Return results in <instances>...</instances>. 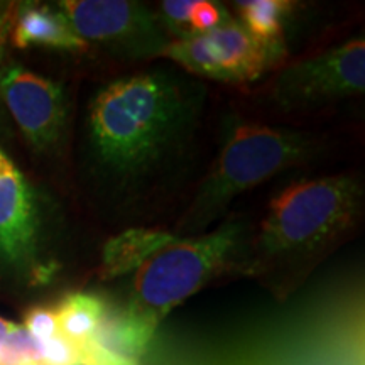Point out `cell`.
<instances>
[{
    "label": "cell",
    "instance_id": "15",
    "mask_svg": "<svg viewBox=\"0 0 365 365\" xmlns=\"http://www.w3.org/2000/svg\"><path fill=\"white\" fill-rule=\"evenodd\" d=\"M24 330L29 333V336L38 344L54 339L59 335L58 319L54 308L34 307L24 314Z\"/></svg>",
    "mask_w": 365,
    "mask_h": 365
},
{
    "label": "cell",
    "instance_id": "10",
    "mask_svg": "<svg viewBox=\"0 0 365 365\" xmlns=\"http://www.w3.org/2000/svg\"><path fill=\"white\" fill-rule=\"evenodd\" d=\"M362 323L352 331L345 325L301 335L299 341L271 346L245 354L244 359L223 365H364Z\"/></svg>",
    "mask_w": 365,
    "mask_h": 365
},
{
    "label": "cell",
    "instance_id": "7",
    "mask_svg": "<svg viewBox=\"0 0 365 365\" xmlns=\"http://www.w3.org/2000/svg\"><path fill=\"white\" fill-rule=\"evenodd\" d=\"M364 90L365 43L360 38L282 68L271 83V97L284 110H304Z\"/></svg>",
    "mask_w": 365,
    "mask_h": 365
},
{
    "label": "cell",
    "instance_id": "9",
    "mask_svg": "<svg viewBox=\"0 0 365 365\" xmlns=\"http://www.w3.org/2000/svg\"><path fill=\"white\" fill-rule=\"evenodd\" d=\"M38 252L39 213L34 191L0 149V266L39 271Z\"/></svg>",
    "mask_w": 365,
    "mask_h": 365
},
{
    "label": "cell",
    "instance_id": "13",
    "mask_svg": "<svg viewBox=\"0 0 365 365\" xmlns=\"http://www.w3.org/2000/svg\"><path fill=\"white\" fill-rule=\"evenodd\" d=\"M108 307L97 294L70 293L54 308L59 335L80 345L90 340L102 325Z\"/></svg>",
    "mask_w": 365,
    "mask_h": 365
},
{
    "label": "cell",
    "instance_id": "19",
    "mask_svg": "<svg viewBox=\"0 0 365 365\" xmlns=\"http://www.w3.org/2000/svg\"><path fill=\"white\" fill-rule=\"evenodd\" d=\"M19 328V325L14 322H9V319L0 317V349H2L4 344L9 340V336L12 335L14 331Z\"/></svg>",
    "mask_w": 365,
    "mask_h": 365
},
{
    "label": "cell",
    "instance_id": "5",
    "mask_svg": "<svg viewBox=\"0 0 365 365\" xmlns=\"http://www.w3.org/2000/svg\"><path fill=\"white\" fill-rule=\"evenodd\" d=\"M282 44L254 39L240 22L223 21L207 33L171 39L161 58L175 61L186 71L225 83L255 81L281 58Z\"/></svg>",
    "mask_w": 365,
    "mask_h": 365
},
{
    "label": "cell",
    "instance_id": "18",
    "mask_svg": "<svg viewBox=\"0 0 365 365\" xmlns=\"http://www.w3.org/2000/svg\"><path fill=\"white\" fill-rule=\"evenodd\" d=\"M223 9L217 7V4L205 2V0H196L193 11L190 16V31L193 33H207L218 24L223 22Z\"/></svg>",
    "mask_w": 365,
    "mask_h": 365
},
{
    "label": "cell",
    "instance_id": "8",
    "mask_svg": "<svg viewBox=\"0 0 365 365\" xmlns=\"http://www.w3.org/2000/svg\"><path fill=\"white\" fill-rule=\"evenodd\" d=\"M0 95L22 135L36 150L56 148L66 129L65 90L56 81L24 66L0 73Z\"/></svg>",
    "mask_w": 365,
    "mask_h": 365
},
{
    "label": "cell",
    "instance_id": "11",
    "mask_svg": "<svg viewBox=\"0 0 365 365\" xmlns=\"http://www.w3.org/2000/svg\"><path fill=\"white\" fill-rule=\"evenodd\" d=\"M12 41L21 49L43 46L63 51H81L86 46L58 9L36 4L21 7L14 26Z\"/></svg>",
    "mask_w": 365,
    "mask_h": 365
},
{
    "label": "cell",
    "instance_id": "14",
    "mask_svg": "<svg viewBox=\"0 0 365 365\" xmlns=\"http://www.w3.org/2000/svg\"><path fill=\"white\" fill-rule=\"evenodd\" d=\"M293 4L284 0H247L237 4L242 26L254 39L266 44L281 43L282 19Z\"/></svg>",
    "mask_w": 365,
    "mask_h": 365
},
{
    "label": "cell",
    "instance_id": "16",
    "mask_svg": "<svg viewBox=\"0 0 365 365\" xmlns=\"http://www.w3.org/2000/svg\"><path fill=\"white\" fill-rule=\"evenodd\" d=\"M39 345L41 365H80L78 345L56 335L54 339Z\"/></svg>",
    "mask_w": 365,
    "mask_h": 365
},
{
    "label": "cell",
    "instance_id": "6",
    "mask_svg": "<svg viewBox=\"0 0 365 365\" xmlns=\"http://www.w3.org/2000/svg\"><path fill=\"white\" fill-rule=\"evenodd\" d=\"M80 39L127 58H161L171 38L156 12L127 0H65L58 4Z\"/></svg>",
    "mask_w": 365,
    "mask_h": 365
},
{
    "label": "cell",
    "instance_id": "4",
    "mask_svg": "<svg viewBox=\"0 0 365 365\" xmlns=\"http://www.w3.org/2000/svg\"><path fill=\"white\" fill-rule=\"evenodd\" d=\"M317 149V137L307 132L237 120L176 232L185 235L182 239L200 234L227 212L237 196L307 161Z\"/></svg>",
    "mask_w": 365,
    "mask_h": 365
},
{
    "label": "cell",
    "instance_id": "12",
    "mask_svg": "<svg viewBox=\"0 0 365 365\" xmlns=\"http://www.w3.org/2000/svg\"><path fill=\"white\" fill-rule=\"evenodd\" d=\"M175 239L176 235L170 232L154 230V228H129L112 237L103 245L100 274L103 279H112L135 272L158 250L166 247Z\"/></svg>",
    "mask_w": 365,
    "mask_h": 365
},
{
    "label": "cell",
    "instance_id": "3",
    "mask_svg": "<svg viewBox=\"0 0 365 365\" xmlns=\"http://www.w3.org/2000/svg\"><path fill=\"white\" fill-rule=\"evenodd\" d=\"M245 225L227 220L205 235L176 237L134 272L129 304L108 309L95 340L139 360L149 349L158 327L178 304L244 259ZM242 262V261H240Z\"/></svg>",
    "mask_w": 365,
    "mask_h": 365
},
{
    "label": "cell",
    "instance_id": "2",
    "mask_svg": "<svg viewBox=\"0 0 365 365\" xmlns=\"http://www.w3.org/2000/svg\"><path fill=\"white\" fill-rule=\"evenodd\" d=\"M364 191L357 178L303 180L282 190L269 205L259 232L244 254V274L291 291L331 254L357 225Z\"/></svg>",
    "mask_w": 365,
    "mask_h": 365
},
{
    "label": "cell",
    "instance_id": "1",
    "mask_svg": "<svg viewBox=\"0 0 365 365\" xmlns=\"http://www.w3.org/2000/svg\"><path fill=\"white\" fill-rule=\"evenodd\" d=\"M196 103L168 73H139L105 85L88 110V145L98 176L134 188L188 137Z\"/></svg>",
    "mask_w": 365,
    "mask_h": 365
},
{
    "label": "cell",
    "instance_id": "17",
    "mask_svg": "<svg viewBox=\"0 0 365 365\" xmlns=\"http://www.w3.org/2000/svg\"><path fill=\"white\" fill-rule=\"evenodd\" d=\"M195 0H166L161 4V11L164 14V21L171 29L182 36L191 34L190 31V16L193 11Z\"/></svg>",
    "mask_w": 365,
    "mask_h": 365
}]
</instances>
